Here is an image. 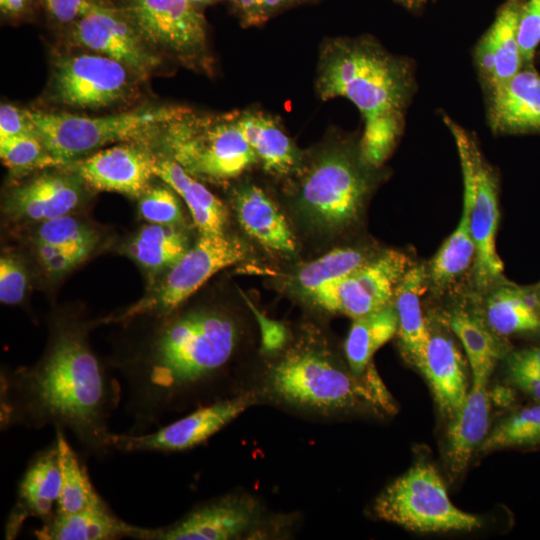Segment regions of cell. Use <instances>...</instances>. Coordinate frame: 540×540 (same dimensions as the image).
I'll return each instance as SVG.
<instances>
[{
    "instance_id": "cell-1",
    "label": "cell",
    "mask_w": 540,
    "mask_h": 540,
    "mask_svg": "<svg viewBox=\"0 0 540 540\" xmlns=\"http://www.w3.org/2000/svg\"><path fill=\"white\" fill-rule=\"evenodd\" d=\"M120 402V383L106 373L79 327H59L35 366L0 375L1 431L67 429L97 458L112 450L109 423Z\"/></svg>"
},
{
    "instance_id": "cell-2",
    "label": "cell",
    "mask_w": 540,
    "mask_h": 540,
    "mask_svg": "<svg viewBox=\"0 0 540 540\" xmlns=\"http://www.w3.org/2000/svg\"><path fill=\"white\" fill-rule=\"evenodd\" d=\"M238 340L234 319L217 310H193L163 323L141 352L117 364L127 388L128 432L160 426L166 415L213 389Z\"/></svg>"
},
{
    "instance_id": "cell-3",
    "label": "cell",
    "mask_w": 540,
    "mask_h": 540,
    "mask_svg": "<svg viewBox=\"0 0 540 540\" xmlns=\"http://www.w3.org/2000/svg\"><path fill=\"white\" fill-rule=\"evenodd\" d=\"M414 90L411 63L371 37L330 38L321 47L316 92L323 101L343 97L358 108L360 153L370 167L379 168L393 151Z\"/></svg>"
},
{
    "instance_id": "cell-4",
    "label": "cell",
    "mask_w": 540,
    "mask_h": 540,
    "mask_svg": "<svg viewBox=\"0 0 540 540\" xmlns=\"http://www.w3.org/2000/svg\"><path fill=\"white\" fill-rule=\"evenodd\" d=\"M264 388L280 403L323 415L390 408L388 393L373 365L359 378L329 353L315 348L287 352L268 370Z\"/></svg>"
},
{
    "instance_id": "cell-5",
    "label": "cell",
    "mask_w": 540,
    "mask_h": 540,
    "mask_svg": "<svg viewBox=\"0 0 540 540\" xmlns=\"http://www.w3.org/2000/svg\"><path fill=\"white\" fill-rule=\"evenodd\" d=\"M184 110L181 106L156 105L99 117L27 109L25 112L55 166L110 143L150 139Z\"/></svg>"
},
{
    "instance_id": "cell-6",
    "label": "cell",
    "mask_w": 540,
    "mask_h": 540,
    "mask_svg": "<svg viewBox=\"0 0 540 540\" xmlns=\"http://www.w3.org/2000/svg\"><path fill=\"white\" fill-rule=\"evenodd\" d=\"M158 135L168 157L199 180L228 181L258 161L238 125L235 111L207 115L185 108Z\"/></svg>"
},
{
    "instance_id": "cell-7",
    "label": "cell",
    "mask_w": 540,
    "mask_h": 540,
    "mask_svg": "<svg viewBox=\"0 0 540 540\" xmlns=\"http://www.w3.org/2000/svg\"><path fill=\"white\" fill-rule=\"evenodd\" d=\"M357 149L334 144L323 149L306 169L299 204L315 224L341 229L355 222L372 187L371 171Z\"/></svg>"
},
{
    "instance_id": "cell-8",
    "label": "cell",
    "mask_w": 540,
    "mask_h": 540,
    "mask_svg": "<svg viewBox=\"0 0 540 540\" xmlns=\"http://www.w3.org/2000/svg\"><path fill=\"white\" fill-rule=\"evenodd\" d=\"M375 515L418 532L471 531L481 526L478 517L457 508L450 500L435 467L419 462L390 483L375 499Z\"/></svg>"
},
{
    "instance_id": "cell-9",
    "label": "cell",
    "mask_w": 540,
    "mask_h": 540,
    "mask_svg": "<svg viewBox=\"0 0 540 540\" xmlns=\"http://www.w3.org/2000/svg\"><path fill=\"white\" fill-rule=\"evenodd\" d=\"M444 123L456 144L463 186L471 195V232L476 283L483 289L501 277L504 266L496 250L499 223L498 181L476 139L448 116Z\"/></svg>"
},
{
    "instance_id": "cell-10",
    "label": "cell",
    "mask_w": 540,
    "mask_h": 540,
    "mask_svg": "<svg viewBox=\"0 0 540 540\" xmlns=\"http://www.w3.org/2000/svg\"><path fill=\"white\" fill-rule=\"evenodd\" d=\"M146 44L196 69H211L206 19L190 0H113Z\"/></svg>"
},
{
    "instance_id": "cell-11",
    "label": "cell",
    "mask_w": 540,
    "mask_h": 540,
    "mask_svg": "<svg viewBox=\"0 0 540 540\" xmlns=\"http://www.w3.org/2000/svg\"><path fill=\"white\" fill-rule=\"evenodd\" d=\"M245 257L246 249L237 239L224 234L202 235L152 292L119 316L103 319V323H122L147 314L169 315L214 274Z\"/></svg>"
},
{
    "instance_id": "cell-12",
    "label": "cell",
    "mask_w": 540,
    "mask_h": 540,
    "mask_svg": "<svg viewBox=\"0 0 540 540\" xmlns=\"http://www.w3.org/2000/svg\"><path fill=\"white\" fill-rule=\"evenodd\" d=\"M141 79L124 64L97 53L59 57L52 71L49 100L72 109H101L125 103Z\"/></svg>"
},
{
    "instance_id": "cell-13",
    "label": "cell",
    "mask_w": 540,
    "mask_h": 540,
    "mask_svg": "<svg viewBox=\"0 0 540 540\" xmlns=\"http://www.w3.org/2000/svg\"><path fill=\"white\" fill-rule=\"evenodd\" d=\"M71 43L114 59L147 78L160 64L126 14L113 0H84L77 18L67 26Z\"/></svg>"
},
{
    "instance_id": "cell-14",
    "label": "cell",
    "mask_w": 540,
    "mask_h": 540,
    "mask_svg": "<svg viewBox=\"0 0 540 540\" xmlns=\"http://www.w3.org/2000/svg\"><path fill=\"white\" fill-rule=\"evenodd\" d=\"M409 267V258L404 253L387 250L307 295L323 310L355 319L392 303L396 288Z\"/></svg>"
},
{
    "instance_id": "cell-15",
    "label": "cell",
    "mask_w": 540,
    "mask_h": 540,
    "mask_svg": "<svg viewBox=\"0 0 540 540\" xmlns=\"http://www.w3.org/2000/svg\"><path fill=\"white\" fill-rule=\"evenodd\" d=\"M253 393L214 401L153 432L113 433L112 450L172 453L192 449L216 434L254 404Z\"/></svg>"
},
{
    "instance_id": "cell-16",
    "label": "cell",
    "mask_w": 540,
    "mask_h": 540,
    "mask_svg": "<svg viewBox=\"0 0 540 540\" xmlns=\"http://www.w3.org/2000/svg\"><path fill=\"white\" fill-rule=\"evenodd\" d=\"M259 502L229 493L196 505L179 520L162 527H143L139 540H231L257 529Z\"/></svg>"
},
{
    "instance_id": "cell-17",
    "label": "cell",
    "mask_w": 540,
    "mask_h": 540,
    "mask_svg": "<svg viewBox=\"0 0 540 540\" xmlns=\"http://www.w3.org/2000/svg\"><path fill=\"white\" fill-rule=\"evenodd\" d=\"M140 142H125L99 150L75 163L74 171L94 189L140 198L155 176L157 162Z\"/></svg>"
},
{
    "instance_id": "cell-18",
    "label": "cell",
    "mask_w": 540,
    "mask_h": 540,
    "mask_svg": "<svg viewBox=\"0 0 540 540\" xmlns=\"http://www.w3.org/2000/svg\"><path fill=\"white\" fill-rule=\"evenodd\" d=\"M61 489V475L56 440L38 451L22 475L14 506L5 523V539H15L28 518L42 524L55 515Z\"/></svg>"
},
{
    "instance_id": "cell-19",
    "label": "cell",
    "mask_w": 540,
    "mask_h": 540,
    "mask_svg": "<svg viewBox=\"0 0 540 540\" xmlns=\"http://www.w3.org/2000/svg\"><path fill=\"white\" fill-rule=\"evenodd\" d=\"M84 183L75 171L40 174L9 193L5 212L15 219L41 222L66 216L79 204Z\"/></svg>"
},
{
    "instance_id": "cell-20",
    "label": "cell",
    "mask_w": 540,
    "mask_h": 540,
    "mask_svg": "<svg viewBox=\"0 0 540 540\" xmlns=\"http://www.w3.org/2000/svg\"><path fill=\"white\" fill-rule=\"evenodd\" d=\"M521 8L517 0H508L476 47L475 61L488 93L505 85L522 70L517 39Z\"/></svg>"
},
{
    "instance_id": "cell-21",
    "label": "cell",
    "mask_w": 540,
    "mask_h": 540,
    "mask_svg": "<svg viewBox=\"0 0 540 540\" xmlns=\"http://www.w3.org/2000/svg\"><path fill=\"white\" fill-rule=\"evenodd\" d=\"M418 369L424 374L442 415L448 420L453 418L469 393L465 361L453 339L430 331Z\"/></svg>"
},
{
    "instance_id": "cell-22",
    "label": "cell",
    "mask_w": 540,
    "mask_h": 540,
    "mask_svg": "<svg viewBox=\"0 0 540 540\" xmlns=\"http://www.w3.org/2000/svg\"><path fill=\"white\" fill-rule=\"evenodd\" d=\"M488 120L496 134L540 131V75L520 70L505 85L489 93Z\"/></svg>"
},
{
    "instance_id": "cell-23",
    "label": "cell",
    "mask_w": 540,
    "mask_h": 540,
    "mask_svg": "<svg viewBox=\"0 0 540 540\" xmlns=\"http://www.w3.org/2000/svg\"><path fill=\"white\" fill-rule=\"evenodd\" d=\"M487 381H472L461 410L451 418L446 432L445 458L448 472L456 478L488 434L490 399Z\"/></svg>"
},
{
    "instance_id": "cell-24",
    "label": "cell",
    "mask_w": 540,
    "mask_h": 540,
    "mask_svg": "<svg viewBox=\"0 0 540 540\" xmlns=\"http://www.w3.org/2000/svg\"><path fill=\"white\" fill-rule=\"evenodd\" d=\"M237 219L243 230L264 247L283 253L296 248L295 237L281 211L255 184L239 186L233 193Z\"/></svg>"
},
{
    "instance_id": "cell-25",
    "label": "cell",
    "mask_w": 540,
    "mask_h": 540,
    "mask_svg": "<svg viewBox=\"0 0 540 540\" xmlns=\"http://www.w3.org/2000/svg\"><path fill=\"white\" fill-rule=\"evenodd\" d=\"M244 138L264 170L286 176L298 170L302 155L277 119L258 110L235 111Z\"/></svg>"
},
{
    "instance_id": "cell-26",
    "label": "cell",
    "mask_w": 540,
    "mask_h": 540,
    "mask_svg": "<svg viewBox=\"0 0 540 540\" xmlns=\"http://www.w3.org/2000/svg\"><path fill=\"white\" fill-rule=\"evenodd\" d=\"M142 530L117 517L103 500L76 513H55L51 521L35 531V536L40 540H139Z\"/></svg>"
},
{
    "instance_id": "cell-27",
    "label": "cell",
    "mask_w": 540,
    "mask_h": 540,
    "mask_svg": "<svg viewBox=\"0 0 540 540\" xmlns=\"http://www.w3.org/2000/svg\"><path fill=\"white\" fill-rule=\"evenodd\" d=\"M427 271L422 265L410 266L398 284L393 303L398 317L397 336L404 359L417 368L424 357L430 329L421 307Z\"/></svg>"
},
{
    "instance_id": "cell-28",
    "label": "cell",
    "mask_w": 540,
    "mask_h": 540,
    "mask_svg": "<svg viewBox=\"0 0 540 540\" xmlns=\"http://www.w3.org/2000/svg\"><path fill=\"white\" fill-rule=\"evenodd\" d=\"M155 176L163 180L185 201L195 225L202 235H222L227 211L222 203L199 179L166 156L157 158Z\"/></svg>"
},
{
    "instance_id": "cell-29",
    "label": "cell",
    "mask_w": 540,
    "mask_h": 540,
    "mask_svg": "<svg viewBox=\"0 0 540 540\" xmlns=\"http://www.w3.org/2000/svg\"><path fill=\"white\" fill-rule=\"evenodd\" d=\"M398 317L394 303L353 319L344 344L351 372L363 378L374 353L397 334Z\"/></svg>"
},
{
    "instance_id": "cell-30",
    "label": "cell",
    "mask_w": 540,
    "mask_h": 540,
    "mask_svg": "<svg viewBox=\"0 0 540 540\" xmlns=\"http://www.w3.org/2000/svg\"><path fill=\"white\" fill-rule=\"evenodd\" d=\"M471 195L464 188L460 220L430 262L427 278L440 289L463 274L474 263L475 247L470 222Z\"/></svg>"
},
{
    "instance_id": "cell-31",
    "label": "cell",
    "mask_w": 540,
    "mask_h": 540,
    "mask_svg": "<svg viewBox=\"0 0 540 540\" xmlns=\"http://www.w3.org/2000/svg\"><path fill=\"white\" fill-rule=\"evenodd\" d=\"M445 321L463 345L472 381H488L501 354V347L493 331L488 330L479 318L461 309L451 311Z\"/></svg>"
},
{
    "instance_id": "cell-32",
    "label": "cell",
    "mask_w": 540,
    "mask_h": 540,
    "mask_svg": "<svg viewBox=\"0 0 540 540\" xmlns=\"http://www.w3.org/2000/svg\"><path fill=\"white\" fill-rule=\"evenodd\" d=\"M486 322L499 335L536 332L540 330V315L528 293L515 286L494 289L485 305Z\"/></svg>"
},
{
    "instance_id": "cell-33",
    "label": "cell",
    "mask_w": 540,
    "mask_h": 540,
    "mask_svg": "<svg viewBox=\"0 0 540 540\" xmlns=\"http://www.w3.org/2000/svg\"><path fill=\"white\" fill-rule=\"evenodd\" d=\"M61 489L57 502V514H72L103 501L94 488L86 466L71 447L64 429L55 428Z\"/></svg>"
},
{
    "instance_id": "cell-34",
    "label": "cell",
    "mask_w": 540,
    "mask_h": 540,
    "mask_svg": "<svg viewBox=\"0 0 540 540\" xmlns=\"http://www.w3.org/2000/svg\"><path fill=\"white\" fill-rule=\"evenodd\" d=\"M186 236L176 226L143 227L128 245V253L153 273L170 269L188 250Z\"/></svg>"
},
{
    "instance_id": "cell-35",
    "label": "cell",
    "mask_w": 540,
    "mask_h": 540,
    "mask_svg": "<svg viewBox=\"0 0 540 540\" xmlns=\"http://www.w3.org/2000/svg\"><path fill=\"white\" fill-rule=\"evenodd\" d=\"M371 257L355 248H336L304 265L297 273L299 287L307 294L353 272Z\"/></svg>"
},
{
    "instance_id": "cell-36",
    "label": "cell",
    "mask_w": 540,
    "mask_h": 540,
    "mask_svg": "<svg viewBox=\"0 0 540 540\" xmlns=\"http://www.w3.org/2000/svg\"><path fill=\"white\" fill-rule=\"evenodd\" d=\"M540 444V404L524 408L503 419L487 434L480 448L488 452Z\"/></svg>"
},
{
    "instance_id": "cell-37",
    "label": "cell",
    "mask_w": 540,
    "mask_h": 540,
    "mask_svg": "<svg viewBox=\"0 0 540 540\" xmlns=\"http://www.w3.org/2000/svg\"><path fill=\"white\" fill-rule=\"evenodd\" d=\"M34 240L57 246L83 261L95 248L98 237L87 225L66 215L42 222Z\"/></svg>"
},
{
    "instance_id": "cell-38",
    "label": "cell",
    "mask_w": 540,
    "mask_h": 540,
    "mask_svg": "<svg viewBox=\"0 0 540 540\" xmlns=\"http://www.w3.org/2000/svg\"><path fill=\"white\" fill-rule=\"evenodd\" d=\"M0 156L13 172L52 166L49 156L35 133L0 139Z\"/></svg>"
},
{
    "instance_id": "cell-39",
    "label": "cell",
    "mask_w": 540,
    "mask_h": 540,
    "mask_svg": "<svg viewBox=\"0 0 540 540\" xmlns=\"http://www.w3.org/2000/svg\"><path fill=\"white\" fill-rule=\"evenodd\" d=\"M174 192L163 186L148 188L140 196L141 216L152 224L177 226L182 223V211Z\"/></svg>"
},
{
    "instance_id": "cell-40",
    "label": "cell",
    "mask_w": 540,
    "mask_h": 540,
    "mask_svg": "<svg viewBox=\"0 0 540 540\" xmlns=\"http://www.w3.org/2000/svg\"><path fill=\"white\" fill-rule=\"evenodd\" d=\"M244 27L258 26L289 8L316 0H228Z\"/></svg>"
},
{
    "instance_id": "cell-41",
    "label": "cell",
    "mask_w": 540,
    "mask_h": 540,
    "mask_svg": "<svg viewBox=\"0 0 540 540\" xmlns=\"http://www.w3.org/2000/svg\"><path fill=\"white\" fill-rule=\"evenodd\" d=\"M517 39L523 65H531L535 50L540 43V0H529L522 6Z\"/></svg>"
},
{
    "instance_id": "cell-42",
    "label": "cell",
    "mask_w": 540,
    "mask_h": 540,
    "mask_svg": "<svg viewBox=\"0 0 540 540\" xmlns=\"http://www.w3.org/2000/svg\"><path fill=\"white\" fill-rule=\"evenodd\" d=\"M27 275L22 263L10 256L0 259V301L3 304L20 303L25 295Z\"/></svg>"
},
{
    "instance_id": "cell-43",
    "label": "cell",
    "mask_w": 540,
    "mask_h": 540,
    "mask_svg": "<svg viewBox=\"0 0 540 540\" xmlns=\"http://www.w3.org/2000/svg\"><path fill=\"white\" fill-rule=\"evenodd\" d=\"M35 246L42 266L51 276H60L82 261L78 256L43 241L35 240Z\"/></svg>"
},
{
    "instance_id": "cell-44",
    "label": "cell",
    "mask_w": 540,
    "mask_h": 540,
    "mask_svg": "<svg viewBox=\"0 0 540 540\" xmlns=\"http://www.w3.org/2000/svg\"><path fill=\"white\" fill-rule=\"evenodd\" d=\"M247 304L254 313L261 332V347L265 353L280 351L287 342V329L279 321L272 320L260 312L245 296Z\"/></svg>"
},
{
    "instance_id": "cell-45",
    "label": "cell",
    "mask_w": 540,
    "mask_h": 540,
    "mask_svg": "<svg viewBox=\"0 0 540 540\" xmlns=\"http://www.w3.org/2000/svg\"><path fill=\"white\" fill-rule=\"evenodd\" d=\"M34 133L25 109L4 103L0 107V139Z\"/></svg>"
},
{
    "instance_id": "cell-46",
    "label": "cell",
    "mask_w": 540,
    "mask_h": 540,
    "mask_svg": "<svg viewBox=\"0 0 540 540\" xmlns=\"http://www.w3.org/2000/svg\"><path fill=\"white\" fill-rule=\"evenodd\" d=\"M84 0H40L54 22L67 27L79 15Z\"/></svg>"
},
{
    "instance_id": "cell-47",
    "label": "cell",
    "mask_w": 540,
    "mask_h": 540,
    "mask_svg": "<svg viewBox=\"0 0 540 540\" xmlns=\"http://www.w3.org/2000/svg\"><path fill=\"white\" fill-rule=\"evenodd\" d=\"M507 372L509 379L514 385L540 401V375L508 361Z\"/></svg>"
},
{
    "instance_id": "cell-48",
    "label": "cell",
    "mask_w": 540,
    "mask_h": 540,
    "mask_svg": "<svg viewBox=\"0 0 540 540\" xmlns=\"http://www.w3.org/2000/svg\"><path fill=\"white\" fill-rule=\"evenodd\" d=\"M35 0H0L3 17L9 20L28 19L34 14Z\"/></svg>"
},
{
    "instance_id": "cell-49",
    "label": "cell",
    "mask_w": 540,
    "mask_h": 540,
    "mask_svg": "<svg viewBox=\"0 0 540 540\" xmlns=\"http://www.w3.org/2000/svg\"><path fill=\"white\" fill-rule=\"evenodd\" d=\"M507 361L540 375V345L513 352Z\"/></svg>"
},
{
    "instance_id": "cell-50",
    "label": "cell",
    "mask_w": 540,
    "mask_h": 540,
    "mask_svg": "<svg viewBox=\"0 0 540 540\" xmlns=\"http://www.w3.org/2000/svg\"><path fill=\"white\" fill-rule=\"evenodd\" d=\"M407 8L413 9L421 6L428 0H395Z\"/></svg>"
},
{
    "instance_id": "cell-51",
    "label": "cell",
    "mask_w": 540,
    "mask_h": 540,
    "mask_svg": "<svg viewBox=\"0 0 540 540\" xmlns=\"http://www.w3.org/2000/svg\"><path fill=\"white\" fill-rule=\"evenodd\" d=\"M190 1L194 3L197 7L202 9L206 6H210V5L225 1V0H190Z\"/></svg>"
},
{
    "instance_id": "cell-52",
    "label": "cell",
    "mask_w": 540,
    "mask_h": 540,
    "mask_svg": "<svg viewBox=\"0 0 540 540\" xmlns=\"http://www.w3.org/2000/svg\"><path fill=\"white\" fill-rule=\"evenodd\" d=\"M539 297H540V293H539Z\"/></svg>"
}]
</instances>
